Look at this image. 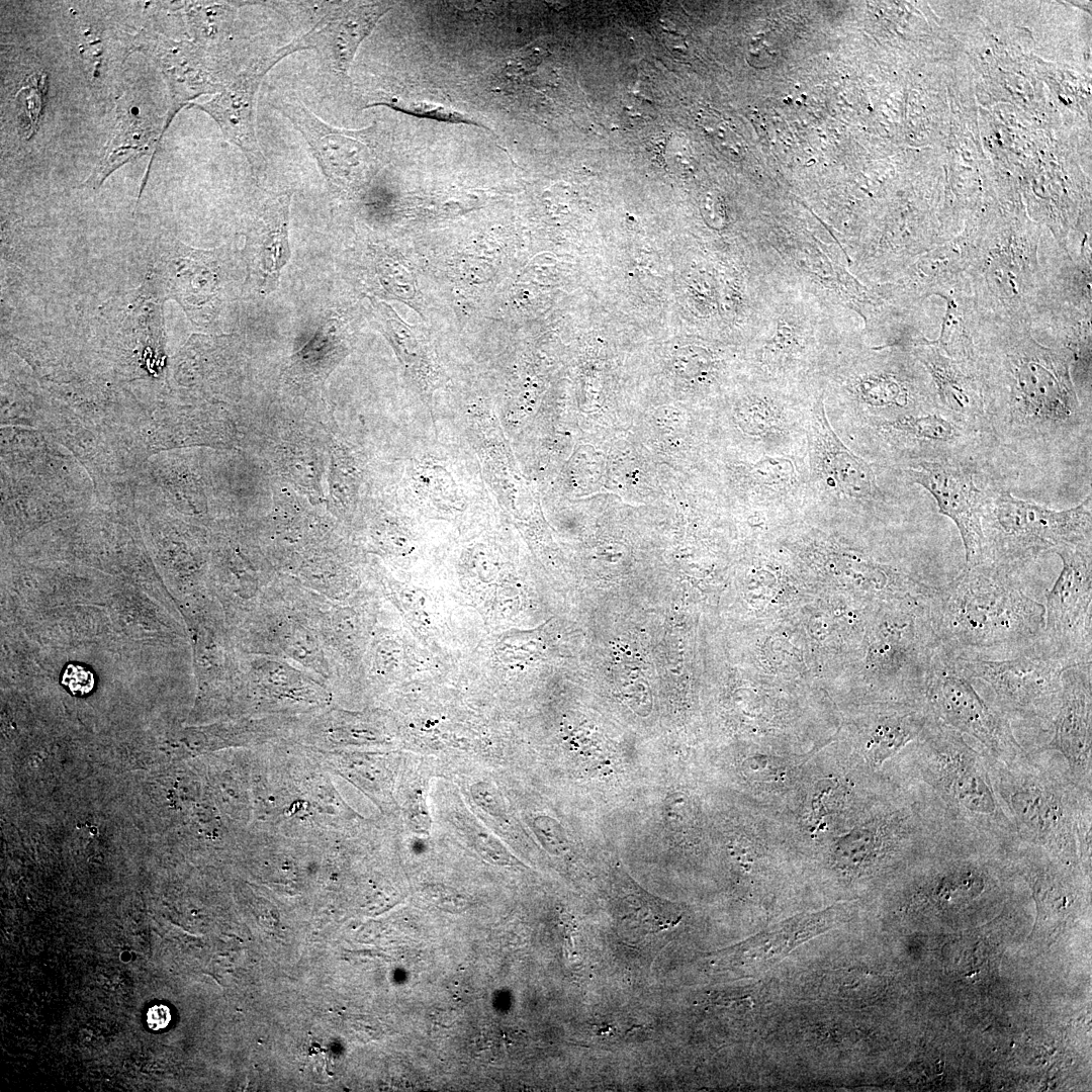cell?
Here are the masks:
<instances>
[{
    "instance_id": "cell-1",
    "label": "cell",
    "mask_w": 1092,
    "mask_h": 1092,
    "mask_svg": "<svg viewBox=\"0 0 1092 1092\" xmlns=\"http://www.w3.org/2000/svg\"><path fill=\"white\" fill-rule=\"evenodd\" d=\"M992 462L1008 486L1015 475L1082 471L1091 479L1092 408L1060 350L1032 326L984 322L975 343Z\"/></svg>"
},
{
    "instance_id": "cell-2",
    "label": "cell",
    "mask_w": 1092,
    "mask_h": 1092,
    "mask_svg": "<svg viewBox=\"0 0 1092 1092\" xmlns=\"http://www.w3.org/2000/svg\"><path fill=\"white\" fill-rule=\"evenodd\" d=\"M928 608L939 647L952 657L1004 658L1043 635L1044 605L1025 593L1017 574L988 562L933 586Z\"/></svg>"
},
{
    "instance_id": "cell-3",
    "label": "cell",
    "mask_w": 1092,
    "mask_h": 1092,
    "mask_svg": "<svg viewBox=\"0 0 1092 1092\" xmlns=\"http://www.w3.org/2000/svg\"><path fill=\"white\" fill-rule=\"evenodd\" d=\"M914 768L920 793L952 829L1012 853L1020 840L995 791L987 754L931 715L917 738Z\"/></svg>"
},
{
    "instance_id": "cell-4",
    "label": "cell",
    "mask_w": 1092,
    "mask_h": 1092,
    "mask_svg": "<svg viewBox=\"0 0 1092 1092\" xmlns=\"http://www.w3.org/2000/svg\"><path fill=\"white\" fill-rule=\"evenodd\" d=\"M988 758L995 791L1020 842L1080 868L1076 826L1092 791L1079 788L1066 765L1041 762L1038 754L1028 752L1011 762Z\"/></svg>"
},
{
    "instance_id": "cell-5",
    "label": "cell",
    "mask_w": 1092,
    "mask_h": 1092,
    "mask_svg": "<svg viewBox=\"0 0 1092 1092\" xmlns=\"http://www.w3.org/2000/svg\"><path fill=\"white\" fill-rule=\"evenodd\" d=\"M956 240L983 321L1032 326L1044 285L1038 233L995 225L965 232Z\"/></svg>"
},
{
    "instance_id": "cell-6",
    "label": "cell",
    "mask_w": 1092,
    "mask_h": 1092,
    "mask_svg": "<svg viewBox=\"0 0 1092 1092\" xmlns=\"http://www.w3.org/2000/svg\"><path fill=\"white\" fill-rule=\"evenodd\" d=\"M985 562L1017 574L1045 554L1092 543V495L1077 506L1052 510L993 484L982 509Z\"/></svg>"
},
{
    "instance_id": "cell-7",
    "label": "cell",
    "mask_w": 1092,
    "mask_h": 1092,
    "mask_svg": "<svg viewBox=\"0 0 1092 1092\" xmlns=\"http://www.w3.org/2000/svg\"><path fill=\"white\" fill-rule=\"evenodd\" d=\"M953 658L966 676L980 679L992 690L995 706L1011 723L1017 721L1051 733L1061 699L1062 675L1070 665L1042 640L1004 658Z\"/></svg>"
},
{
    "instance_id": "cell-8",
    "label": "cell",
    "mask_w": 1092,
    "mask_h": 1092,
    "mask_svg": "<svg viewBox=\"0 0 1092 1092\" xmlns=\"http://www.w3.org/2000/svg\"><path fill=\"white\" fill-rule=\"evenodd\" d=\"M864 435L882 457L900 468L921 461H991L988 435L937 407L868 421Z\"/></svg>"
},
{
    "instance_id": "cell-9",
    "label": "cell",
    "mask_w": 1092,
    "mask_h": 1092,
    "mask_svg": "<svg viewBox=\"0 0 1092 1092\" xmlns=\"http://www.w3.org/2000/svg\"><path fill=\"white\" fill-rule=\"evenodd\" d=\"M924 698L932 717L976 739L990 758L1011 762L1028 753L1016 738L1010 720L976 691L954 658L940 647L933 659Z\"/></svg>"
},
{
    "instance_id": "cell-10",
    "label": "cell",
    "mask_w": 1092,
    "mask_h": 1092,
    "mask_svg": "<svg viewBox=\"0 0 1092 1092\" xmlns=\"http://www.w3.org/2000/svg\"><path fill=\"white\" fill-rule=\"evenodd\" d=\"M901 473L906 482L927 490L939 514L954 523L965 549V567L985 562L983 505L993 484H1006L995 466L987 459L921 461L901 467Z\"/></svg>"
},
{
    "instance_id": "cell-11",
    "label": "cell",
    "mask_w": 1092,
    "mask_h": 1092,
    "mask_svg": "<svg viewBox=\"0 0 1092 1092\" xmlns=\"http://www.w3.org/2000/svg\"><path fill=\"white\" fill-rule=\"evenodd\" d=\"M1062 570L1046 594L1042 642L1069 665L1092 662V543L1056 551Z\"/></svg>"
},
{
    "instance_id": "cell-12",
    "label": "cell",
    "mask_w": 1092,
    "mask_h": 1092,
    "mask_svg": "<svg viewBox=\"0 0 1092 1092\" xmlns=\"http://www.w3.org/2000/svg\"><path fill=\"white\" fill-rule=\"evenodd\" d=\"M1051 733L1046 742L1029 753H1061L1071 780L1092 791V663L1065 668Z\"/></svg>"
},
{
    "instance_id": "cell-13",
    "label": "cell",
    "mask_w": 1092,
    "mask_h": 1092,
    "mask_svg": "<svg viewBox=\"0 0 1092 1092\" xmlns=\"http://www.w3.org/2000/svg\"><path fill=\"white\" fill-rule=\"evenodd\" d=\"M306 50L300 37L294 38L251 64L213 99L197 105L216 120L224 135L243 152L252 167L265 165L255 127L259 87L268 72L281 60Z\"/></svg>"
},
{
    "instance_id": "cell-14",
    "label": "cell",
    "mask_w": 1092,
    "mask_h": 1092,
    "mask_svg": "<svg viewBox=\"0 0 1092 1092\" xmlns=\"http://www.w3.org/2000/svg\"><path fill=\"white\" fill-rule=\"evenodd\" d=\"M272 106L300 132L330 183H349L354 170L368 159V145L360 139L362 130L331 125L293 95L276 99Z\"/></svg>"
},
{
    "instance_id": "cell-15",
    "label": "cell",
    "mask_w": 1092,
    "mask_h": 1092,
    "mask_svg": "<svg viewBox=\"0 0 1092 1092\" xmlns=\"http://www.w3.org/2000/svg\"><path fill=\"white\" fill-rule=\"evenodd\" d=\"M910 349L930 377L937 408L988 435L982 387L975 362L948 357L935 346L933 340L925 337L916 341Z\"/></svg>"
},
{
    "instance_id": "cell-16",
    "label": "cell",
    "mask_w": 1092,
    "mask_h": 1092,
    "mask_svg": "<svg viewBox=\"0 0 1092 1092\" xmlns=\"http://www.w3.org/2000/svg\"><path fill=\"white\" fill-rule=\"evenodd\" d=\"M808 437L814 469L830 487L857 502L884 500L873 467L838 439L822 404L813 411Z\"/></svg>"
},
{
    "instance_id": "cell-17",
    "label": "cell",
    "mask_w": 1092,
    "mask_h": 1092,
    "mask_svg": "<svg viewBox=\"0 0 1092 1092\" xmlns=\"http://www.w3.org/2000/svg\"><path fill=\"white\" fill-rule=\"evenodd\" d=\"M391 9L386 2L343 3L326 13L300 35L307 50H314L323 64L346 76L362 41L379 19Z\"/></svg>"
},
{
    "instance_id": "cell-18",
    "label": "cell",
    "mask_w": 1092,
    "mask_h": 1092,
    "mask_svg": "<svg viewBox=\"0 0 1092 1092\" xmlns=\"http://www.w3.org/2000/svg\"><path fill=\"white\" fill-rule=\"evenodd\" d=\"M941 298L946 307L935 346L950 358L975 362V343L984 321L967 277Z\"/></svg>"
},
{
    "instance_id": "cell-19",
    "label": "cell",
    "mask_w": 1092,
    "mask_h": 1092,
    "mask_svg": "<svg viewBox=\"0 0 1092 1092\" xmlns=\"http://www.w3.org/2000/svg\"><path fill=\"white\" fill-rule=\"evenodd\" d=\"M966 277L964 257L954 239L920 256L907 284L912 299L921 302L928 296L943 297Z\"/></svg>"
},
{
    "instance_id": "cell-20",
    "label": "cell",
    "mask_w": 1092,
    "mask_h": 1092,
    "mask_svg": "<svg viewBox=\"0 0 1092 1092\" xmlns=\"http://www.w3.org/2000/svg\"><path fill=\"white\" fill-rule=\"evenodd\" d=\"M290 201L291 194L288 193L267 201L251 232L253 242L262 247L260 257L264 278H270L271 282L278 278L290 255L287 240Z\"/></svg>"
},
{
    "instance_id": "cell-21",
    "label": "cell",
    "mask_w": 1092,
    "mask_h": 1092,
    "mask_svg": "<svg viewBox=\"0 0 1092 1092\" xmlns=\"http://www.w3.org/2000/svg\"><path fill=\"white\" fill-rule=\"evenodd\" d=\"M750 475L753 483L763 494L787 492L797 480L794 463L783 457H764L751 466Z\"/></svg>"
},
{
    "instance_id": "cell-22",
    "label": "cell",
    "mask_w": 1092,
    "mask_h": 1092,
    "mask_svg": "<svg viewBox=\"0 0 1092 1092\" xmlns=\"http://www.w3.org/2000/svg\"><path fill=\"white\" fill-rule=\"evenodd\" d=\"M379 105H383V106H386V107H388V108H390L392 110L399 111V112H402V113H405V114H408V115H412V116H415V117H419V118H427V119H433V120H436V121L447 122V123H455V124L463 123V124H468V125L481 127L483 129H487V130L491 131L490 128H488L487 126H485V125L481 124L480 122L476 121L472 117H470V116H468V115H466V114H464V113H462L460 111H457V110H455L453 108H450V107H447V106H444V105H440V104H434V103H429V102H424V101L412 102V103H400L398 101H393L392 100V101L374 103V104L368 105V107L379 106Z\"/></svg>"
},
{
    "instance_id": "cell-23",
    "label": "cell",
    "mask_w": 1092,
    "mask_h": 1092,
    "mask_svg": "<svg viewBox=\"0 0 1092 1092\" xmlns=\"http://www.w3.org/2000/svg\"><path fill=\"white\" fill-rule=\"evenodd\" d=\"M749 427L751 433L762 437L777 435L783 428V418L779 411L760 399L750 410Z\"/></svg>"
},
{
    "instance_id": "cell-24",
    "label": "cell",
    "mask_w": 1092,
    "mask_h": 1092,
    "mask_svg": "<svg viewBox=\"0 0 1092 1092\" xmlns=\"http://www.w3.org/2000/svg\"><path fill=\"white\" fill-rule=\"evenodd\" d=\"M701 119L704 130L718 149L726 151L729 155H738V136L727 121L709 114L702 116Z\"/></svg>"
},
{
    "instance_id": "cell-25",
    "label": "cell",
    "mask_w": 1092,
    "mask_h": 1092,
    "mask_svg": "<svg viewBox=\"0 0 1092 1092\" xmlns=\"http://www.w3.org/2000/svg\"><path fill=\"white\" fill-rule=\"evenodd\" d=\"M61 685L67 688L73 696L84 697L93 691L95 679L93 672L86 666L79 663H69L63 671Z\"/></svg>"
},
{
    "instance_id": "cell-26",
    "label": "cell",
    "mask_w": 1092,
    "mask_h": 1092,
    "mask_svg": "<svg viewBox=\"0 0 1092 1092\" xmlns=\"http://www.w3.org/2000/svg\"><path fill=\"white\" fill-rule=\"evenodd\" d=\"M472 798L475 803L491 816L500 817L505 812V806L500 794L490 784L479 782L471 788Z\"/></svg>"
},
{
    "instance_id": "cell-27",
    "label": "cell",
    "mask_w": 1092,
    "mask_h": 1092,
    "mask_svg": "<svg viewBox=\"0 0 1092 1092\" xmlns=\"http://www.w3.org/2000/svg\"><path fill=\"white\" fill-rule=\"evenodd\" d=\"M475 847L484 858L493 863L505 864L510 862V854L502 843L487 834L477 835Z\"/></svg>"
},
{
    "instance_id": "cell-28",
    "label": "cell",
    "mask_w": 1092,
    "mask_h": 1092,
    "mask_svg": "<svg viewBox=\"0 0 1092 1092\" xmlns=\"http://www.w3.org/2000/svg\"><path fill=\"white\" fill-rule=\"evenodd\" d=\"M535 826L539 834L549 842L550 845H560L562 843V836L556 823L551 818L540 817L536 820Z\"/></svg>"
},
{
    "instance_id": "cell-29",
    "label": "cell",
    "mask_w": 1092,
    "mask_h": 1092,
    "mask_svg": "<svg viewBox=\"0 0 1092 1092\" xmlns=\"http://www.w3.org/2000/svg\"><path fill=\"white\" fill-rule=\"evenodd\" d=\"M171 1019L167 1006H154L148 1011L147 1022L151 1029L159 1030L166 1027Z\"/></svg>"
}]
</instances>
